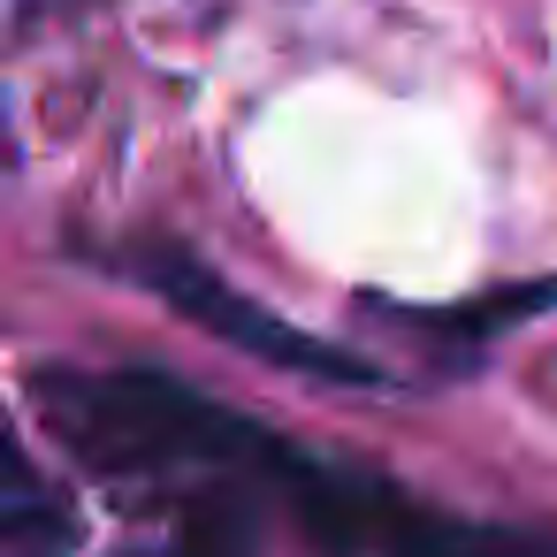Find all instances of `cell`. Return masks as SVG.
<instances>
[{"mask_svg": "<svg viewBox=\"0 0 557 557\" xmlns=\"http://www.w3.org/2000/svg\"><path fill=\"white\" fill-rule=\"evenodd\" d=\"M336 557H519V549H504V542H488V534H458V527H435V519H420L412 504H397L374 534H359V542H344Z\"/></svg>", "mask_w": 557, "mask_h": 557, "instance_id": "cell-4", "label": "cell"}, {"mask_svg": "<svg viewBox=\"0 0 557 557\" xmlns=\"http://www.w3.org/2000/svg\"><path fill=\"white\" fill-rule=\"evenodd\" d=\"M131 275H138L153 298H169L184 321L214 329L222 344H237V351H252V359H268V367L321 374V382H344V389H374V382H382L367 359H351V351H336V344H321V336L290 329L283 313H268L260 298L230 290L207 260H191V252H176V245H138V252H131Z\"/></svg>", "mask_w": 557, "mask_h": 557, "instance_id": "cell-2", "label": "cell"}, {"mask_svg": "<svg viewBox=\"0 0 557 557\" xmlns=\"http://www.w3.org/2000/svg\"><path fill=\"white\" fill-rule=\"evenodd\" d=\"M0 542H9V549H54V542H70V511L47 488V473L32 466V450L16 443L9 412H0Z\"/></svg>", "mask_w": 557, "mask_h": 557, "instance_id": "cell-3", "label": "cell"}, {"mask_svg": "<svg viewBox=\"0 0 557 557\" xmlns=\"http://www.w3.org/2000/svg\"><path fill=\"white\" fill-rule=\"evenodd\" d=\"M161 557H252V488H199Z\"/></svg>", "mask_w": 557, "mask_h": 557, "instance_id": "cell-5", "label": "cell"}, {"mask_svg": "<svg viewBox=\"0 0 557 557\" xmlns=\"http://www.w3.org/2000/svg\"><path fill=\"white\" fill-rule=\"evenodd\" d=\"M39 420L115 481H176V488H290L306 466L260 420L214 405L207 389L153 374V367H39L32 374Z\"/></svg>", "mask_w": 557, "mask_h": 557, "instance_id": "cell-1", "label": "cell"}]
</instances>
